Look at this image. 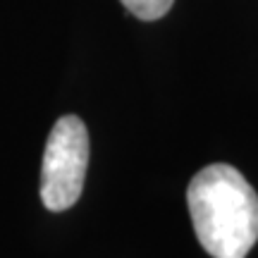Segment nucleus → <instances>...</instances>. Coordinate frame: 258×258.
Instances as JSON below:
<instances>
[{"mask_svg": "<svg viewBox=\"0 0 258 258\" xmlns=\"http://www.w3.org/2000/svg\"><path fill=\"white\" fill-rule=\"evenodd\" d=\"M129 15L144 22H156V19L165 17L175 0H120Z\"/></svg>", "mask_w": 258, "mask_h": 258, "instance_id": "7ed1b4c3", "label": "nucleus"}, {"mask_svg": "<svg viewBox=\"0 0 258 258\" xmlns=\"http://www.w3.org/2000/svg\"><path fill=\"white\" fill-rule=\"evenodd\" d=\"M186 206L208 256H249L258 241V194L237 167L213 163L199 170L186 186Z\"/></svg>", "mask_w": 258, "mask_h": 258, "instance_id": "f257e3e1", "label": "nucleus"}, {"mask_svg": "<svg viewBox=\"0 0 258 258\" xmlns=\"http://www.w3.org/2000/svg\"><path fill=\"white\" fill-rule=\"evenodd\" d=\"M89 165V132L77 115H64L53 124L41 165V201L60 213L79 201Z\"/></svg>", "mask_w": 258, "mask_h": 258, "instance_id": "f03ea898", "label": "nucleus"}]
</instances>
